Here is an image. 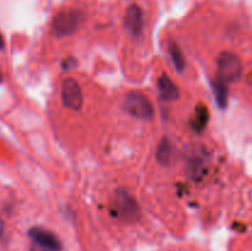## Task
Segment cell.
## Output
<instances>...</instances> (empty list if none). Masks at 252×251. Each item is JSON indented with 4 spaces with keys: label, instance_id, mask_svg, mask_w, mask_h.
Wrapping results in <instances>:
<instances>
[{
    "label": "cell",
    "instance_id": "obj_1",
    "mask_svg": "<svg viewBox=\"0 0 252 251\" xmlns=\"http://www.w3.org/2000/svg\"><path fill=\"white\" fill-rule=\"evenodd\" d=\"M111 206H112L113 214L121 220L128 223L138 220L142 214L137 199L125 188H120L115 192Z\"/></svg>",
    "mask_w": 252,
    "mask_h": 251
},
{
    "label": "cell",
    "instance_id": "obj_2",
    "mask_svg": "<svg viewBox=\"0 0 252 251\" xmlns=\"http://www.w3.org/2000/svg\"><path fill=\"white\" fill-rule=\"evenodd\" d=\"M123 106L130 116L138 118V120L149 121L154 117V106L149 97L142 91H129L126 95Z\"/></svg>",
    "mask_w": 252,
    "mask_h": 251
},
{
    "label": "cell",
    "instance_id": "obj_3",
    "mask_svg": "<svg viewBox=\"0 0 252 251\" xmlns=\"http://www.w3.org/2000/svg\"><path fill=\"white\" fill-rule=\"evenodd\" d=\"M84 20V14L76 9H66L58 12L52 21L53 33L58 37H66L75 33Z\"/></svg>",
    "mask_w": 252,
    "mask_h": 251
},
{
    "label": "cell",
    "instance_id": "obj_4",
    "mask_svg": "<svg viewBox=\"0 0 252 251\" xmlns=\"http://www.w3.org/2000/svg\"><path fill=\"white\" fill-rule=\"evenodd\" d=\"M243 73L241 61L236 54L231 52H223L217 59V76L223 81L233 83L238 80Z\"/></svg>",
    "mask_w": 252,
    "mask_h": 251
},
{
    "label": "cell",
    "instance_id": "obj_5",
    "mask_svg": "<svg viewBox=\"0 0 252 251\" xmlns=\"http://www.w3.org/2000/svg\"><path fill=\"white\" fill-rule=\"evenodd\" d=\"M62 101L66 108L73 111H79L83 106V91L74 78L64 79L62 84Z\"/></svg>",
    "mask_w": 252,
    "mask_h": 251
},
{
    "label": "cell",
    "instance_id": "obj_6",
    "mask_svg": "<svg viewBox=\"0 0 252 251\" xmlns=\"http://www.w3.org/2000/svg\"><path fill=\"white\" fill-rule=\"evenodd\" d=\"M29 235L34 243V245L38 246V248L44 249L47 251H61V241L52 231L36 226V228L30 229Z\"/></svg>",
    "mask_w": 252,
    "mask_h": 251
},
{
    "label": "cell",
    "instance_id": "obj_7",
    "mask_svg": "<svg viewBox=\"0 0 252 251\" xmlns=\"http://www.w3.org/2000/svg\"><path fill=\"white\" fill-rule=\"evenodd\" d=\"M126 29L133 36H139L144 26L143 11L138 5H130L126 11Z\"/></svg>",
    "mask_w": 252,
    "mask_h": 251
},
{
    "label": "cell",
    "instance_id": "obj_8",
    "mask_svg": "<svg viewBox=\"0 0 252 251\" xmlns=\"http://www.w3.org/2000/svg\"><path fill=\"white\" fill-rule=\"evenodd\" d=\"M158 89H159L160 96L165 101H175L180 96L179 89H177L174 81L166 74H164V75L159 78V80H158Z\"/></svg>",
    "mask_w": 252,
    "mask_h": 251
},
{
    "label": "cell",
    "instance_id": "obj_9",
    "mask_svg": "<svg viewBox=\"0 0 252 251\" xmlns=\"http://www.w3.org/2000/svg\"><path fill=\"white\" fill-rule=\"evenodd\" d=\"M209 121V111L206 105L199 103L194 110V116L192 118V127L197 130V132H203L206 129L207 125Z\"/></svg>",
    "mask_w": 252,
    "mask_h": 251
},
{
    "label": "cell",
    "instance_id": "obj_10",
    "mask_svg": "<svg viewBox=\"0 0 252 251\" xmlns=\"http://www.w3.org/2000/svg\"><path fill=\"white\" fill-rule=\"evenodd\" d=\"M157 159L162 165H169L174 159V148L167 138H164L158 145Z\"/></svg>",
    "mask_w": 252,
    "mask_h": 251
},
{
    "label": "cell",
    "instance_id": "obj_11",
    "mask_svg": "<svg viewBox=\"0 0 252 251\" xmlns=\"http://www.w3.org/2000/svg\"><path fill=\"white\" fill-rule=\"evenodd\" d=\"M213 91L219 108H225L228 105V86L225 81L217 76L213 83Z\"/></svg>",
    "mask_w": 252,
    "mask_h": 251
},
{
    "label": "cell",
    "instance_id": "obj_12",
    "mask_svg": "<svg viewBox=\"0 0 252 251\" xmlns=\"http://www.w3.org/2000/svg\"><path fill=\"white\" fill-rule=\"evenodd\" d=\"M169 51L172 59V63H174L175 65V69H176L177 71H180V73H182L185 69V65H186V62H185V57L181 48H180L176 43H170Z\"/></svg>",
    "mask_w": 252,
    "mask_h": 251
},
{
    "label": "cell",
    "instance_id": "obj_13",
    "mask_svg": "<svg viewBox=\"0 0 252 251\" xmlns=\"http://www.w3.org/2000/svg\"><path fill=\"white\" fill-rule=\"evenodd\" d=\"M4 48V38H2L1 33H0V49Z\"/></svg>",
    "mask_w": 252,
    "mask_h": 251
},
{
    "label": "cell",
    "instance_id": "obj_14",
    "mask_svg": "<svg viewBox=\"0 0 252 251\" xmlns=\"http://www.w3.org/2000/svg\"><path fill=\"white\" fill-rule=\"evenodd\" d=\"M1 226H2L1 225V220H0V231H1Z\"/></svg>",
    "mask_w": 252,
    "mask_h": 251
},
{
    "label": "cell",
    "instance_id": "obj_15",
    "mask_svg": "<svg viewBox=\"0 0 252 251\" xmlns=\"http://www.w3.org/2000/svg\"><path fill=\"white\" fill-rule=\"evenodd\" d=\"M0 83H1V75H0Z\"/></svg>",
    "mask_w": 252,
    "mask_h": 251
}]
</instances>
